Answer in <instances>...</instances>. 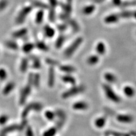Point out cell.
<instances>
[{
  "mask_svg": "<svg viewBox=\"0 0 136 136\" xmlns=\"http://www.w3.org/2000/svg\"><path fill=\"white\" fill-rule=\"evenodd\" d=\"M33 74L30 73L28 75V84L30 85H32L33 83Z\"/></svg>",
  "mask_w": 136,
  "mask_h": 136,
  "instance_id": "cell-48",
  "label": "cell"
},
{
  "mask_svg": "<svg viewBox=\"0 0 136 136\" xmlns=\"http://www.w3.org/2000/svg\"><path fill=\"white\" fill-rule=\"evenodd\" d=\"M104 1H105V0H92V2L96 4H100L102 3V2H104Z\"/></svg>",
  "mask_w": 136,
  "mask_h": 136,
  "instance_id": "cell-50",
  "label": "cell"
},
{
  "mask_svg": "<svg viewBox=\"0 0 136 136\" xmlns=\"http://www.w3.org/2000/svg\"><path fill=\"white\" fill-rule=\"evenodd\" d=\"M116 119L118 121L121 123L129 124L133 121L134 117L130 115L120 114L116 116Z\"/></svg>",
  "mask_w": 136,
  "mask_h": 136,
  "instance_id": "cell-8",
  "label": "cell"
},
{
  "mask_svg": "<svg viewBox=\"0 0 136 136\" xmlns=\"http://www.w3.org/2000/svg\"><path fill=\"white\" fill-rule=\"evenodd\" d=\"M31 92V85H27L22 90V91L20 92V98H19V103L20 105H23L25 103L27 100V98L30 94Z\"/></svg>",
  "mask_w": 136,
  "mask_h": 136,
  "instance_id": "cell-7",
  "label": "cell"
},
{
  "mask_svg": "<svg viewBox=\"0 0 136 136\" xmlns=\"http://www.w3.org/2000/svg\"><path fill=\"white\" fill-rule=\"evenodd\" d=\"M85 87L83 85L80 86H74V87L70 88V89L67 90L63 92L62 94V97L63 99H67L72 96H74L77 94H80L85 91Z\"/></svg>",
  "mask_w": 136,
  "mask_h": 136,
  "instance_id": "cell-3",
  "label": "cell"
},
{
  "mask_svg": "<svg viewBox=\"0 0 136 136\" xmlns=\"http://www.w3.org/2000/svg\"><path fill=\"white\" fill-rule=\"evenodd\" d=\"M44 32L45 35L49 38H53L54 35H55L54 29L53 28H52L51 26H48V25H46V26H44Z\"/></svg>",
  "mask_w": 136,
  "mask_h": 136,
  "instance_id": "cell-17",
  "label": "cell"
},
{
  "mask_svg": "<svg viewBox=\"0 0 136 136\" xmlns=\"http://www.w3.org/2000/svg\"><path fill=\"white\" fill-rule=\"evenodd\" d=\"M49 2L51 8L55 9L57 5V0H49Z\"/></svg>",
  "mask_w": 136,
  "mask_h": 136,
  "instance_id": "cell-47",
  "label": "cell"
},
{
  "mask_svg": "<svg viewBox=\"0 0 136 136\" xmlns=\"http://www.w3.org/2000/svg\"><path fill=\"white\" fill-rule=\"evenodd\" d=\"M112 3L115 6H120L121 5V0H112Z\"/></svg>",
  "mask_w": 136,
  "mask_h": 136,
  "instance_id": "cell-49",
  "label": "cell"
},
{
  "mask_svg": "<svg viewBox=\"0 0 136 136\" xmlns=\"http://www.w3.org/2000/svg\"><path fill=\"white\" fill-rule=\"evenodd\" d=\"M104 78L106 79V81H107L110 83H115L116 82L117 78L114 74L111 73H106L104 74Z\"/></svg>",
  "mask_w": 136,
  "mask_h": 136,
  "instance_id": "cell-18",
  "label": "cell"
},
{
  "mask_svg": "<svg viewBox=\"0 0 136 136\" xmlns=\"http://www.w3.org/2000/svg\"><path fill=\"white\" fill-rule=\"evenodd\" d=\"M9 120L8 116L6 115H2L0 116V125H3L5 124Z\"/></svg>",
  "mask_w": 136,
  "mask_h": 136,
  "instance_id": "cell-42",
  "label": "cell"
},
{
  "mask_svg": "<svg viewBox=\"0 0 136 136\" xmlns=\"http://www.w3.org/2000/svg\"><path fill=\"white\" fill-rule=\"evenodd\" d=\"M96 51L100 55H103L106 51V47L104 43L101 42L97 43L96 47Z\"/></svg>",
  "mask_w": 136,
  "mask_h": 136,
  "instance_id": "cell-21",
  "label": "cell"
},
{
  "mask_svg": "<svg viewBox=\"0 0 136 136\" xmlns=\"http://www.w3.org/2000/svg\"><path fill=\"white\" fill-rule=\"evenodd\" d=\"M43 106L41 103L39 102H33L28 104V105L26 106V107L24 108L23 111L22 112V119H25L27 117V116L29 114V113L31 111H36V112H39L43 110Z\"/></svg>",
  "mask_w": 136,
  "mask_h": 136,
  "instance_id": "cell-2",
  "label": "cell"
},
{
  "mask_svg": "<svg viewBox=\"0 0 136 136\" xmlns=\"http://www.w3.org/2000/svg\"><path fill=\"white\" fill-rule=\"evenodd\" d=\"M27 32H28V29L26 28H22L13 32L12 36L14 38H20L26 35Z\"/></svg>",
  "mask_w": 136,
  "mask_h": 136,
  "instance_id": "cell-15",
  "label": "cell"
},
{
  "mask_svg": "<svg viewBox=\"0 0 136 136\" xmlns=\"http://www.w3.org/2000/svg\"><path fill=\"white\" fill-rule=\"evenodd\" d=\"M57 128L56 126L51 127L45 130L43 134V136H54L57 133Z\"/></svg>",
  "mask_w": 136,
  "mask_h": 136,
  "instance_id": "cell-25",
  "label": "cell"
},
{
  "mask_svg": "<svg viewBox=\"0 0 136 136\" xmlns=\"http://www.w3.org/2000/svg\"><path fill=\"white\" fill-rule=\"evenodd\" d=\"M36 47L38 48L40 50V51H44L46 52L48 51V47L47 46L46 44H45L44 42H37L36 44Z\"/></svg>",
  "mask_w": 136,
  "mask_h": 136,
  "instance_id": "cell-34",
  "label": "cell"
},
{
  "mask_svg": "<svg viewBox=\"0 0 136 136\" xmlns=\"http://www.w3.org/2000/svg\"><path fill=\"white\" fill-rule=\"evenodd\" d=\"M61 8L63 11V14L70 16L72 11V0H67L66 3L61 4Z\"/></svg>",
  "mask_w": 136,
  "mask_h": 136,
  "instance_id": "cell-12",
  "label": "cell"
},
{
  "mask_svg": "<svg viewBox=\"0 0 136 136\" xmlns=\"http://www.w3.org/2000/svg\"><path fill=\"white\" fill-rule=\"evenodd\" d=\"M8 5V1L7 0H1L0 1V11L4 10Z\"/></svg>",
  "mask_w": 136,
  "mask_h": 136,
  "instance_id": "cell-45",
  "label": "cell"
},
{
  "mask_svg": "<svg viewBox=\"0 0 136 136\" xmlns=\"http://www.w3.org/2000/svg\"><path fill=\"white\" fill-rule=\"evenodd\" d=\"M133 16L135 18V19H136V11H134L133 12Z\"/></svg>",
  "mask_w": 136,
  "mask_h": 136,
  "instance_id": "cell-51",
  "label": "cell"
},
{
  "mask_svg": "<svg viewBox=\"0 0 136 136\" xmlns=\"http://www.w3.org/2000/svg\"><path fill=\"white\" fill-rule=\"evenodd\" d=\"M82 42H83L82 38L79 37L78 38H77L74 41L73 43L72 44L65 50V51L64 52L65 56L66 57H71L73 54H74V52H76V49L77 48H78L79 45H81Z\"/></svg>",
  "mask_w": 136,
  "mask_h": 136,
  "instance_id": "cell-4",
  "label": "cell"
},
{
  "mask_svg": "<svg viewBox=\"0 0 136 136\" xmlns=\"http://www.w3.org/2000/svg\"><path fill=\"white\" fill-rule=\"evenodd\" d=\"M62 80L63 82L71 84L73 85H75V84L76 83V79L74 78V77H73L70 75L67 74L65 75L62 77Z\"/></svg>",
  "mask_w": 136,
  "mask_h": 136,
  "instance_id": "cell-22",
  "label": "cell"
},
{
  "mask_svg": "<svg viewBox=\"0 0 136 136\" xmlns=\"http://www.w3.org/2000/svg\"><path fill=\"white\" fill-rule=\"evenodd\" d=\"M65 41V37L63 35H60L57 39L56 42L55 43L56 47L57 48H60L62 46L63 43H64Z\"/></svg>",
  "mask_w": 136,
  "mask_h": 136,
  "instance_id": "cell-31",
  "label": "cell"
},
{
  "mask_svg": "<svg viewBox=\"0 0 136 136\" xmlns=\"http://www.w3.org/2000/svg\"><path fill=\"white\" fill-rule=\"evenodd\" d=\"M28 60L26 58H24L22 60L20 65V70L22 73H25L28 69Z\"/></svg>",
  "mask_w": 136,
  "mask_h": 136,
  "instance_id": "cell-24",
  "label": "cell"
},
{
  "mask_svg": "<svg viewBox=\"0 0 136 136\" xmlns=\"http://www.w3.org/2000/svg\"><path fill=\"white\" fill-rule=\"evenodd\" d=\"M40 76L39 74L36 73L35 74H33L32 85L35 86L36 88H38L40 86Z\"/></svg>",
  "mask_w": 136,
  "mask_h": 136,
  "instance_id": "cell-35",
  "label": "cell"
},
{
  "mask_svg": "<svg viewBox=\"0 0 136 136\" xmlns=\"http://www.w3.org/2000/svg\"><path fill=\"white\" fill-rule=\"evenodd\" d=\"M55 83V71L53 67L51 66L49 69L48 77V85L49 87H53Z\"/></svg>",
  "mask_w": 136,
  "mask_h": 136,
  "instance_id": "cell-9",
  "label": "cell"
},
{
  "mask_svg": "<svg viewBox=\"0 0 136 136\" xmlns=\"http://www.w3.org/2000/svg\"><path fill=\"white\" fill-rule=\"evenodd\" d=\"M44 19V11L42 10L39 11L36 13L35 17V22L37 24H41Z\"/></svg>",
  "mask_w": 136,
  "mask_h": 136,
  "instance_id": "cell-28",
  "label": "cell"
},
{
  "mask_svg": "<svg viewBox=\"0 0 136 136\" xmlns=\"http://www.w3.org/2000/svg\"><path fill=\"white\" fill-rule=\"evenodd\" d=\"M22 130V128L20 125L13 124V125H9L8 126L6 127L5 128H4L2 131V133L4 135H5V134H6L13 132V131H14Z\"/></svg>",
  "mask_w": 136,
  "mask_h": 136,
  "instance_id": "cell-11",
  "label": "cell"
},
{
  "mask_svg": "<svg viewBox=\"0 0 136 136\" xmlns=\"http://www.w3.org/2000/svg\"><path fill=\"white\" fill-rule=\"evenodd\" d=\"M102 87H103V89L106 97L110 100L116 103H120L121 101V99H120V96L114 91V90L112 89V88L110 85H107V84H103Z\"/></svg>",
  "mask_w": 136,
  "mask_h": 136,
  "instance_id": "cell-1",
  "label": "cell"
},
{
  "mask_svg": "<svg viewBox=\"0 0 136 136\" xmlns=\"http://www.w3.org/2000/svg\"><path fill=\"white\" fill-rule=\"evenodd\" d=\"M88 104L87 103L83 101H77L74 103L72 106L73 110L76 111H85L88 108Z\"/></svg>",
  "mask_w": 136,
  "mask_h": 136,
  "instance_id": "cell-10",
  "label": "cell"
},
{
  "mask_svg": "<svg viewBox=\"0 0 136 136\" xmlns=\"http://www.w3.org/2000/svg\"><path fill=\"white\" fill-rule=\"evenodd\" d=\"M15 87V84L13 82H10L6 84L5 86L2 90V94L4 95H8L10 93L12 92V91L14 89Z\"/></svg>",
  "mask_w": 136,
  "mask_h": 136,
  "instance_id": "cell-14",
  "label": "cell"
},
{
  "mask_svg": "<svg viewBox=\"0 0 136 136\" xmlns=\"http://www.w3.org/2000/svg\"><path fill=\"white\" fill-rule=\"evenodd\" d=\"M66 23L70 25L71 26L73 30L75 32H77L79 30V26L77 22L74 19H72L71 18H69L66 22H65Z\"/></svg>",
  "mask_w": 136,
  "mask_h": 136,
  "instance_id": "cell-23",
  "label": "cell"
},
{
  "mask_svg": "<svg viewBox=\"0 0 136 136\" xmlns=\"http://www.w3.org/2000/svg\"><path fill=\"white\" fill-rule=\"evenodd\" d=\"M57 29H58L60 31H64L65 30H66V29L67 28V23H62L61 24L57 25Z\"/></svg>",
  "mask_w": 136,
  "mask_h": 136,
  "instance_id": "cell-46",
  "label": "cell"
},
{
  "mask_svg": "<svg viewBox=\"0 0 136 136\" xmlns=\"http://www.w3.org/2000/svg\"><path fill=\"white\" fill-rule=\"evenodd\" d=\"M59 68L61 72L66 73H72L76 70V68L71 65H61Z\"/></svg>",
  "mask_w": 136,
  "mask_h": 136,
  "instance_id": "cell-20",
  "label": "cell"
},
{
  "mask_svg": "<svg viewBox=\"0 0 136 136\" xmlns=\"http://www.w3.org/2000/svg\"><path fill=\"white\" fill-rule=\"evenodd\" d=\"M123 91L124 94L126 95L127 97H131L134 96L135 95V90L134 88L129 86H126L124 88Z\"/></svg>",
  "mask_w": 136,
  "mask_h": 136,
  "instance_id": "cell-19",
  "label": "cell"
},
{
  "mask_svg": "<svg viewBox=\"0 0 136 136\" xmlns=\"http://www.w3.org/2000/svg\"><path fill=\"white\" fill-rule=\"evenodd\" d=\"M48 19L51 22H54L56 19V13L55 9L53 8H51L49 10V14H48Z\"/></svg>",
  "mask_w": 136,
  "mask_h": 136,
  "instance_id": "cell-38",
  "label": "cell"
},
{
  "mask_svg": "<svg viewBox=\"0 0 136 136\" xmlns=\"http://www.w3.org/2000/svg\"><path fill=\"white\" fill-rule=\"evenodd\" d=\"M32 67L35 69H40L42 66L41 62L39 59L36 57H32Z\"/></svg>",
  "mask_w": 136,
  "mask_h": 136,
  "instance_id": "cell-36",
  "label": "cell"
},
{
  "mask_svg": "<svg viewBox=\"0 0 136 136\" xmlns=\"http://www.w3.org/2000/svg\"><path fill=\"white\" fill-rule=\"evenodd\" d=\"M44 116L45 117H46V119L49 120V121H52V120H53L56 117L55 112L50 110H47L45 111L44 113Z\"/></svg>",
  "mask_w": 136,
  "mask_h": 136,
  "instance_id": "cell-32",
  "label": "cell"
},
{
  "mask_svg": "<svg viewBox=\"0 0 136 136\" xmlns=\"http://www.w3.org/2000/svg\"><path fill=\"white\" fill-rule=\"evenodd\" d=\"M99 58L97 55H92L87 58V62L90 65H95L99 62Z\"/></svg>",
  "mask_w": 136,
  "mask_h": 136,
  "instance_id": "cell-27",
  "label": "cell"
},
{
  "mask_svg": "<svg viewBox=\"0 0 136 136\" xmlns=\"http://www.w3.org/2000/svg\"><path fill=\"white\" fill-rule=\"evenodd\" d=\"M34 47H35V45H34V44H32V43H26V44H25L23 46L22 51H23L24 53H29V52L32 51V49L34 48Z\"/></svg>",
  "mask_w": 136,
  "mask_h": 136,
  "instance_id": "cell-29",
  "label": "cell"
},
{
  "mask_svg": "<svg viewBox=\"0 0 136 136\" xmlns=\"http://www.w3.org/2000/svg\"><path fill=\"white\" fill-rule=\"evenodd\" d=\"M5 45L8 48L14 50V51L18 49V45L17 44V43L12 40L7 41V42H5Z\"/></svg>",
  "mask_w": 136,
  "mask_h": 136,
  "instance_id": "cell-30",
  "label": "cell"
},
{
  "mask_svg": "<svg viewBox=\"0 0 136 136\" xmlns=\"http://www.w3.org/2000/svg\"><path fill=\"white\" fill-rule=\"evenodd\" d=\"M45 61H46V62L48 64L51 65L52 67H53L54 66H57L58 64V62L57 61L51 58H47V60H45Z\"/></svg>",
  "mask_w": 136,
  "mask_h": 136,
  "instance_id": "cell-44",
  "label": "cell"
},
{
  "mask_svg": "<svg viewBox=\"0 0 136 136\" xmlns=\"http://www.w3.org/2000/svg\"><path fill=\"white\" fill-rule=\"evenodd\" d=\"M120 19V17L119 15L115 14H110L104 18V22L107 24H113L119 21Z\"/></svg>",
  "mask_w": 136,
  "mask_h": 136,
  "instance_id": "cell-13",
  "label": "cell"
},
{
  "mask_svg": "<svg viewBox=\"0 0 136 136\" xmlns=\"http://www.w3.org/2000/svg\"><path fill=\"white\" fill-rule=\"evenodd\" d=\"M95 10V6L94 5L86 6L83 9L82 12L85 15H90L94 12Z\"/></svg>",
  "mask_w": 136,
  "mask_h": 136,
  "instance_id": "cell-26",
  "label": "cell"
},
{
  "mask_svg": "<svg viewBox=\"0 0 136 136\" xmlns=\"http://www.w3.org/2000/svg\"><path fill=\"white\" fill-rule=\"evenodd\" d=\"M106 121H107L106 117L104 116L100 117L95 120L94 124L96 128H103L104 126L106 125Z\"/></svg>",
  "mask_w": 136,
  "mask_h": 136,
  "instance_id": "cell-16",
  "label": "cell"
},
{
  "mask_svg": "<svg viewBox=\"0 0 136 136\" xmlns=\"http://www.w3.org/2000/svg\"><path fill=\"white\" fill-rule=\"evenodd\" d=\"M33 5L38 8H40L41 9H48L49 8V6L48 5L43 3L42 2L35 1L32 2Z\"/></svg>",
  "mask_w": 136,
  "mask_h": 136,
  "instance_id": "cell-33",
  "label": "cell"
},
{
  "mask_svg": "<svg viewBox=\"0 0 136 136\" xmlns=\"http://www.w3.org/2000/svg\"><path fill=\"white\" fill-rule=\"evenodd\" d=\"M134 6H136V1L122 2L121 5L120 6L123 7V8H126V7Z\"/></svg>",
  "mask_w": 136,
  "mask_h": 136,
  "instance_id": "cell-40",
  "label": "cell"
},
{
  "mask_svg": "<svg viewBox=\"0 0 136 136\" xmlns=\"http://www.w3.org/2000/svg\"><path fill=\"white\" fill-rule=\"evenodd\" d=\"M25 135H26V136H34L33 130L31 126H27L26 127V131H25Z\"/></svg>",
  "mask_w": 136,
  "mask_h": 136,
  "instance_id": "cell-43",
  "label": "cell"
},
{
  "mask_svg": "<svg viewBox=\"0 0 136 136\" xmlns=\"http://www.w3.org/2000/svg\"><path fill=\"white\" fill-rule=\"evenodd\" d=\"M7 77H8V73H7L6 70L4 68H1L0 69V80H6Z\"/></svg>",
  "mask_w": 136,
  "mask_h": 136,
  "instance_id": "cell-41",
  "label": "cell"
},
{
  "mask_svg": "<svg viewBox=\"0 0 136 136\" xmlns=\"http://www.w3.org/2000/svg\"><path fill=\"white\" fill-rule=\"evenodd\" d=\"M32 10V7L30 6L24 7V8L20 11V12L18 14L17 18H16V23L18 24H22L24 22L27 16H28L29 14L31 13Z\"/></svg>",
  "mask_w": 136,
  "mask_h": 136,
  "instance_id": "cell-5",
  "label": "cell"
},
{
  "mask_svg": "<svg viewBox=\"0 0 136 136\" xmlns=\"http://www.w3.org/2000/svg\"><path fill=\"white\" fill-rule=\"evenodd\" d=\"M106 134L112 135V136H130L127 133H120V132H116V131H107L106 133Z\"/></svg>",
  "mask_w": 136,
  "mask_h": 136,
  "instance_id": "cell-39",
  "label": "cell"
},
{
  "mask_svg": "<svg viewBox=\"0 0 136 136\" xmlns=\"http://www.w3.org/2000/svg\"><path fill=\"white\" fill-rule=\"evenodd\" d=\"M55 114L56 117L58 118V120L56 122V127L57 128L60 129L62 128V126L65 123V120L66 119V113L64 111L61 110V109L57 110L55 112Z\"/></svg>",
  "mask_w": 136,
  "mask_h": 136,
  "instance_id": "cell-6",
  "label": "cell"
},
{
  "mask_svg": "<svg viewBox=\"0 0 136 136\" xmlns=\"http://www.w3.org/2000/svg\"><path fill=\"white\" fill-rule=\"evenodd\" d=\"M119 15L120 17L122 18H129L133 16V12L129 10H125L121 11Z\"/></svg>",
  "mask_w": 136,
  "mask_h": 136,
  "instance_id": "cell-37",
  "label": "cell"
}]
</instances>
